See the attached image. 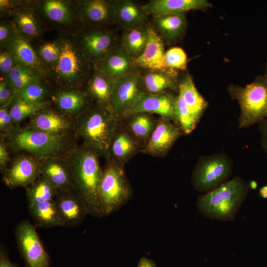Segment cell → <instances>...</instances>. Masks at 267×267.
I'll return each mask as SVG.
<instances>
[{
	"label": "cell",
	"mask_w": 267,
	"mask_h": 267,
	"mask_svg": "<svg viewBox=\"0 0 267 267\" xmlns=\"http://www.w3.org/2000/svg\"><path fill=\"white\" fill-rule=\"evenodd\" d=\"M40 174L59 190L76 191L73 172L67 157H55L41 160Z\"/></svg>",
	"instance_id": "22"
},
{
	"label": "cell",
	"mask_w": 267,
	"mask_h": 267,
	"mask_svg": "<svg viewBox=\"0 0 267 267\" xmlns=\"http://www.w3.org/2000/svg\"><path fill=\"white\" fill-rule=\"evenodd\" d=\"M122 120L142 148L156 129L158 118L150 113L138 112L129 115Z\"/></svg>",
	"instance_id": "32"
},
{
	"label": "cell",
	"mask_w": 267,
	"mask_h": 267,
	"mask_svg": "<svg viewBox=\"0 0 267 267\" xmlns=\"http://www.w3.org/2000/svg\"><path fill=\"white\" fill-rule=\"evenodd\" d=\"M184 134L178 124L160 117L156 129L140 152L154 157H164L176 141Z\"/></svg>",
	"instance_id": "15"
},
{
	"label": "cell",
	"mask_w": 267,
	"mask_h": 267,
	"mask_svg": "<svg viewBox=\"0 0 267 267\" xmlns=\"http://www.w3.org/2000/svg\"><path fill=\"white\" fill-rule=\"evenodd\" d=\"M259 194L263 198H267V185H264L260 189Z\"/></svg>",
	"instance_id": "51"
},
{
	"label": "cell",
	"mask_w": 267,
	"mask_h": 267,
	"mask_svg": "<svg viewBox=\"0 0 267 267\" xmlns=\"http://www.w3.org/2000/svg\"><path fill=\"white\" fill-rule=\"evenodd\" d=\"M17 64L13 55L7 49L0 50V78L7 75Z\"/></svg>",
	"instance_id": "44"
},
{
	"label": "cell",
	"mask_w": 267,
	"mask_h": 267,
	"mask_svg": "<svg viewBox=\"0 0 267 267\" xmlns=\"http://www.w3.org/2000/svg\"><path fill=\"white\" fill-rule=\"evenodd\" d=\"M249 188L244 179L235 176L217 188L199 195L197 209L207 218L233 221L247 198Z\"/></svg>",
	"instance_id": "4"
},
{
	"label": "cell",
	"mask_w": 267,
	"mask_h": 267,
	"mask_svg": "<svg viewBox=\"0 0 267 267\" xmlns=\"http://www.w3.org/2000/svg\"><path fill=\"white\" fill-rule=\"evenodd\" d=\"M18 64L29 68L46 79L48 69L39 58L34 45L18 34L7 48Z\"/></svg>",
	"instance_id": "28"
},
{
	"label": "cell",
	"mask_w": 267,
	"mask_h": 267,
	"mask_svg": "<svg viewBox=\"0 0 267 267\" xmlns=\"http://www.w3.org/2000/svg\"><path fill=\"white\" fill-rule=\"evenodd\" d=\"M142 147L129 132L121 119L110 144L109 156L117 162L125 165Z\"/></svg>",
	"instance_id": "25"
},
{
	"label": "cell",
	"mask_w": 267,
	"mask_h": 267,
	"mask_svg": "<svg viewBox=\"0 0 267 267\" xmlns=\"http://www.w3.org/2000/svg\"><path fill=\"white\" fill-rule=\"evenodd\" d=\"M141 76L147 93L158 94L166 91L178 92V70L170 68L146 70Z\"/></svg>",
	"instance_id": "30"
},
{
	"label": "cell",
	"mask_w": 267,
	"mask_h": 267,
	"mask_svg": "<svg viewBox=\"0 0 267 267\" xmlns=\"http://www.w3.org/2000/svg\"><path fill=\"white\" fill-rule=\"evenodd\" d=\"M178 93L182 97L193 119L198 124L208 103L198 91L189 74L186 73L179 78Z\"/></svg>",
	"instance_id": "31"
},
{
	"label": "cell",
	"mask_w": 267,
	"mask_h": 267,
	"mask_svg": "<svg viewBox=\"0 0 267 267\" xmlns=\"http://www.w3.org/2000/svg\"><path fill=\"white\" fill-rule=\"evenodd\" d=\"M125 165L110 157L105 159L98 187V198L104 216L117 211L132 198L133 190Z\"/></svg>",
	"instance_id": "7"
},
{
	"label": "cell",
	"mask_w": 267,
	"mask_h": 267,
	"mask_svg": "<svg viewBox=\"0 0 267 267\" xmlns=\"http://www.w3.org/2000/svg\"><path fill=\"white\" fill-rule=\"evenodd\" d=\"M146 93L142 77L139 74L117 80L112 93L111 108L121 118Z\"/></svg>",
	"instance_id": "12"
},
{
	"label": "cell",
	"mask_w": 267,
	"mask_h": 267,
	"mask_svg": "<svg viewBox=\"0 0 267 267\" xmlns=\"http://www.w3.org/2000/svg\"><path fill=\"white\" fill-rule=\"evenodd\" d=\"M15 27L9 19L0 20V50L7 49L17 36Z\"/></svg>",
	"instance_id": "42"
},
{
	"label": "cell",
	"mask_w": 267,
	"mask_h": 267,
	"mask_svg": "<svg viewBox=\"0 0 267 267\" xmlns=\"http://www.w3.org/2000/svg\"><path fill=\"white\" fill-rule=\"evenodd\" d=\"M26 127L56 135L75 134V119L58 111L52 105L30 117Z\"/></svg>",
	"instance_id": "14"
},
{
	"label": "cell",
	"mask_w": 267,
	"mask_h": 267,
	"mask_svg": "<svg viewBox=\"0 0 267 267\" xmlns=\"http://www.w3.org/2000/svg\"><path fill=\"white\" fill-rule=\"evenodd\" d=\"M72 36L85 57L94 65L119 44L118 34L109 28H86Z\"/></svg>",
	"instance_id": "10"
},
{
	"label": "cell",
	"mask_w": 267,
	"mask_h": 267,
	"mask_svg": "<svg viewBox=\"0 0 267 267\" xmlns=\"http://www.w3.org/2000/svg\"><path fill=\"white\" fill-rule=\"evenodd\" d=\"M176 97L172 91L158 94L146 93L120 119L134 113L146 112L157 114L178 124L174 109Z\"/></svg>",
	"instance_id": "20"
},
{
	"label": "cell",
	"mask_w": 267,
	"mask_h": 267,
	"mask_svg": "<svg viewBox=\"0 0 267 267\" xmlns=\"http://www.w3.org/2000/svg\"><path fill=\"white\" fill-rule=\"evenodd\" d=\"M15 93L2 80H0V108L8 106Z\"/></svg>",
	"instance_id": "46"
},
{
	"label": "cell",
	"mask_w": 267,
	"mask_h": 267,
	"mask_svg": "<svg viewBox=\"0 0 267 267\" xmlns=\"http://www.w3.org/2000/svg\"></svg>",
	"instance_id": "54"
},
{
	"label": "cell",
	"mask_w": 267,
	"mask_h": 267,
	"mask_svg": "<svg viewBox=\"0 0 267 267\" xmlns=\"http://www.w3.org/2000/svg\"><path fill=\"white\" fill-rule=\"evenodd\" d=\"M8 19L11 21L20 36L31 43L42 40L45 29L32 6L31 0H25L22 5L13 9Z\"/></svg>",
	"instance_id": "17"
},
{
	"label": "cell",
	"mask_w": 267,
	"mask_h": 267,
	"mask_svg": "<svg viewBox=\"0 0 267 267\" xmlns=\"http://www.w3.org/2000/svg\"><path fill=\"white\" fill-rule=\"evenodd\" d=\"M249 186L252 189H256L258 186L257 182L255 180H251L249 182Z\"/></svg>",
	"instance_id": "52"
},
{
	"label": "cell",
	"mask_w": 267,
	"mask_h": 267,
	"mask_svg": "<svg viewBox=\"0 0 267 267\" xmlns=\"http://www.w3.org/2000/svg\"><path fill=\"white\" fill-rule=\"evenodd\" d=\"M28 209L36 226L43 228L62 226L54 199L38 202Z\"/></svg>",
	"instance_id": "33"
},
{
	"label": "cell",
	"mask_w": 267,
	"mask_h": 267,
	"mask_svg": "<svg viewBox=\"0 0 267 267\" xmlns=\"http://www.w3.org/2000/svg\"><path fill=\"white\" fill-rule=\"evenodd\" d=\"M53 88L45 79L36 80L15 93V96L33 103L50 101V95Z\"/></svg>",
	"instance_id": "37"
},
{
	"label": "cell",
	"mask_w": 267,
	"mask_h": 267,
	"mask_svg": "<svg viewBox=\"0 0 267 267\" xmlns=\"http://www.w3.org/2000/svg\"><path fill=\"white\" fill-rule=\"evenodd\" d=\"M25 0H0V19H8L11 11L22 5Z\"/></svg>",
	"instance_id": "45"
},
{
	"label": "cell",
	"mask_w": 267,
	"mask_h": 267,
	"mask_svg": "<svg viewBox=\"0 0 267 267\" xmlns=\"http://www.w3.org/2000/svg\"><path fill=\"white\" fill-rule=\"evenodd\" d=\"M212 7L206 0H151L142 7L148 15L186 12L191 10H205Z\"/></svg>",
	"instance_id": "26"
},
{
	"label": "cell",
	"mask_w": 267,
	"mask_h": 267,
	"mask_svg": "<svg viewBox=\"0 0 267 267\" xmlns=\"http://www.w3.org/2000/svg\"><path fill=\"white\" fill-rule=\"evenodd\" d=\"M152 26L163 42L169 44H175L181 39L186 31V12L153 16Z\"/></svg>",
	"instance_id": "23"
},
{
	"label": "cell",
	"mask_w": 267,
	"mask_h": 267,
	"mask_svg": "<svg viewBox=\"0 0 267 267\" xmlns=\"http://www.w3.org/2000/svg\"><path fill=\"white\" fill-rule=\"evenodd\" d=\"M264 74L266 75V76H267V62L265 64V73H264Z\"/></svg>",
	"instance_id": "53"
},
{
	"label": "cell",
	"mask_w": 267,
	"mask_h": 267,
	"mask_svg": "<svg viewBox=\"0 0 267 267\" xmlns=\"http://www.w3.org/2000/svg\"><path fill=\"white\" fill-rule=\"evenodd\" d=\"M41 160L28 153L17 156L1 173L3 182L11 189L26 188L40 175Z\"/></svg>",
	"instance_id": "13"
},
{
	"label": "cell",
	"mask_w": 267,
	"mask_h": 267,
	"mask_svg": "<svg viewBox=\"0 0 267 267\" xmlns=\"http://www.w3.org/2000/svg\"><path fill=\"white\" fill-rule=\"evenodd\" d=\"M164 59L168 68L177 70L186 69L187 56L180 47H173L165 51Z\"/></svg>",
	"instance_id": "41"
},
{
	"label": "cell",
	"mask_w": 267,
	"mask_h": 267,
	"mask_svg": "<svg viewBox=\"0 0 267 267\" xmlns=\"http://www.w3.org/2000/svg\"><path fill=\"white\" fill-rule=\"evenodd\" d=\"M86 28H109L115 23L114 0H76Z\"/></svg>",
	"instance_id": "18"
},
{
	"label": "cell",
	"mask_w": 267,
	"mask_h": 267,
	"mask_svg": "<svg viewBox=\"0 0 267 267\" xmlns=\"http://www.w3.org/2000/svg\"><path fill=\"white\" fill-rule=\"evenodd\" d=\"M34 46L39 58L48 70L55 65L61 51L60 43L56 38L53 40L41 41Z\"/></svg>",
	"instance_id": "39"
},
{
	"label": "cell",
	"mask_w": 267,
	"mask_h": 267,
	"mask_svg": "<svg viewBox=\"0 0 267 267\" xmlns=\"http://www.w3.org/2000/svg\"><path fill=\"white\" fill-rule=\"evenodd\" d=\"M121 119L111 107L91 103L75 119V135L105 159Z\"/></svg>",
	"instance_id": "2"
},
{
	"label": "cell",
	"mask_w": 267,
	"mask_h": 267,
	"mask_svg": "<svg viewBox=\"0 0 267 267\" xmlns=\"http://www.w3.org/2000/svg\"><path fill=\"white\" fill-rule=\"evenodd\" d=\"M6 142L8 148L23 152L39 159L67 157L78 145L75 134L56 135L17 127Z\"/></svg>",
	"instance_id": "5"
},
{
	"label": "cell",
	"mask_w": 267,
	"mask_h": 267,
	"mask_svg": "<svg viewBox=\"0 0 267 267\" xmlns=\"http://www.w3.org/2000/svg\"><path fill=\"white\" fill-rule=\"evenodd\" d=\"M54 200L62 226H76L88 214L83 200L76 191L58 190Z\"/></svg>",
	"instance_id": "21"
},
{
	"label": "cell",
	"mask_w": 267,
	"mask_h": 267,
	"mask_svg": "<svg viewBox=\"0 0 267 267\" xmlns=\"http://www.w3.org/2000/svg\"><path fill=\"white\" fill-rule=\"evenodd\" d=\"M31 4L44 29L53 28L59 33L74 35L86 28L76 0H31Z\"/></svg>",
	"instance_id": "8"
},
{
	"label": "cell",
	"mask_w": 267,
	"mask_h": 267,
	"mask_svg": "<svg viewBox=\"0 0 267 267\" xmlns=\"http://www.w3.org/2000/svg\"><path fill=\"white\" fill-rule=\"evenodd\" d=\"M115 23L124 30L146 25L148 15L142 5L130 0H114Z\"/></svg>",
	"instance_id": "29"
},
{
	"label": "cell",
	"mask_w": 267,
	"mask_h": 267,
	"mask_svg": "<svg viewBox=\"0 0 267 267\" xmlns=\"http://www.w3.org/2000/svg\"><path fill=\"white\" fill-rule=\"evenodd\" d=\"M98 153L83 144L77 145L67 156L73 172L76 191L81 196L88 214L103 216L98 198L102 168Z\"/></svg>",
	"instance_id": "1"
},
{
	"label": "cell",
	"mask_w": 267,
	"mask_h": 267,
	"mask_svg": "<svg viewBox=\"0 0 267 267\" xmlns=\"http://www.w3.org/2000/svg\"><path fill=\"white\" fill-rule=\"evenodd\" d=\"M58 190L46 177L40 174L31 185L25 188L28 208L41 201L53 200Z\"/></svg>",
	"instance_id": "34"
},
{
	"label": "cell",
	"mask_w": 267,
	"mask_h": 267,
	"mask_svg": "<svg viewBox=\"0 0 267 267\" xmlns=\"http://www.w3.org/2000/svg\"><path fill=\"white\" fill-rule=\"evenodd\" d=\"M258 129L260 136V144L263 150L267 153V119L259 123Z\"/></svg>",
	"instance_id": "48"
},
{
	"label": "cell",
	"mask_w": 267,
	"mask_h": 267,
	"mask_svg": "<svg viewBox=\"0 0 267 267\" xmlns=\"http://www.w3.org/2000/svg\"><path fill=\"white\" fill-rule=\"evenodd\" d=\"M227 90L240 107L239 129L248 128L267 119V76H257L245 86L230 85Z\"/></svg>",
	"instance_id": "6"
},
{
	"label": "cell",
	"mask_w": 267,
	"mask_h": 267,
	"mask_svg": "<svg viewBox=\"0 0 267 267\" xmlns=\"http://www.w3.org/2000/svg\"><path fill=\"white\" fill-rule=\"evenodd\" d=\"M94 67L115 80L138 74L134 60L118 44L94 64Z\"/></svg>",
	"instance_id": "19"
},
{
	"label": "cell",
	"mask_w": 267,
	"mask_h": 267,
	"mask_svg": "<svg viewBox=\"0 0 267 267\" xmlns=\"http://www.w3.org/2000/svg\"><path fill=\"white\" fill-rule=\"evenodd\" d=\"M116 81L112 77L94 67L84 89L92 103L104 107H111L112 93Z\"/></svg>",
	"instance_id": "27"
},
{
	"label": "cell",
	"mask_w": 267,
	"mask_h": 267,
	"mask_svg": "<svg viewBox=\"0 0 267 267\" xmlns=\"http://www.w3.org/2000/svg\"><path fill=\"white\" fill-rule=\"evenodd\" d=\"M18 249L27 267H49L50 258L28 220L19 222L15 229Z\"/></svg>",
	"instance_id": "11"
},
{
	"label": "cell",
	"mask_w": 267,
	"mask_h": 267,
	"mask_svg": "<svg viewBox=\"0 0 267 267\" xmlns=\"http://www.w3.org/2000/svg\"><path fill=\"white\" fill-rule=\"evenodd\" d=\"M52 106L60 112L75 119L91 103L84 88H53L50 95Z\"/></svg>",
	"instance_id": "16"
},
{
	"label": "cell",
	"mask_w": 267,
	"mask_h": 267,
	"mask_svg": "<svg viewBox=\"0 0 267 267\" xmlns=\"http://www.w3.org/2000/svg\"><path fill=\"white\" fill-rule=\"evenodd\" d=\"M51 105L50 101L33 103L14 96L8 108L14 124L17 126H20V124L25 118H30L40 111Z\"/></svg>",
	"instance_id": "36"
},
{
	"label": "cell",
	"mask_w": 267,
	"mask_h": 267,
	"mask_svg": "<svg viewBox=\"0 0 267 267\" xmlns=\"http://www.w3.org/2000/svg\"><path fill=\"white\" fill-rule=\"evenodd\" d=\"M17 127L11 118L8 106L0 108V131L1 137L8 138Z\"/></svg>",
	"instance_id": "43"
},
{
	"label": "cell",
	"mask_w": 267,
	"mask_h": 267,
	"mask_svg": "<svg viewBox=\"0 0 267 267\" xmlns=\"http://www.w3.org/2000/svg\"><path fill=\"white\" fill-rule=\"evenodd\" d=\"M147 25V24H146ZM146 25L124 30L120 40V44L134 60L143 53L147 40Z\"/></svg>",
	"instance_id": "35"
},
{
	"label": "cell",
	"mask_w": 267,
	"mask_h": 267,
	"mask_svg": "<svg viewBox=\"0 0 267 267\" xmlns=\"http://www.w3.org/2000/svg\"><path fill=\"white\" fill-rule=\"evenodd\" d=\"M174 109L178 124L184 134H190L197 124L193 119L182 97L178 93L175 99Z\"/></svg>",
	"instance_id": "40"
},
{
	"label": "cell",
	"mask_w": 267,
	"mask_h": 267,
	"mask_svg": "<svg viewBox=\"0 0 267 267\" xmlns=\"http://www.w3.org/2000/svg\"><path fill=\"white\" fill-rule=\"evenodd\" d=\"M137 267H157L154 262L144 257L140 258Z\"/></svg>",
	"instance_id": "50"
},
{
	"label": "cell",
	"mask_w": 267,
	"mask_h": 267,
	"mask_svg": "<svg viewBox=\"0 0 267 267\" xmlns=\"http://www.w3.org/2000/svg\"><path fill=\"white\" fill-rule=\"evenodd\" d=\"M147 40L142 54L134 62L138 68L149 70L168 69L165 62L164 42L149 23L146 25Z\"/></svg>",
	"instance_id": "24"
},
{
	"label": "cell",
	"mask_w": 267,
	"mask_h": 267,
	"mask_svg": "<svg viewBox=\"0 0 267 267\" xmlns=\"http://www.w3.org/2000/svg\"><path fill=\"white\" fill-rule=\"evenodd\" d=\"M41 78H44L36 72L17 64L7 75L0 78V80L15 93L30 83Z\"/></svg>",
	"instance_id": "38"
},
{
	"label": "cell",
	"mask_w": 267,
	"mask_h": 267,
	"mask_svg": "<svg viewBox=\"0 0 267 267\" xmlns=\"http://www.w3.org/2000/svg\"><path fill=\"white\" fill-rule=\"evenodd\" d=\"M233 168V161L226 153L201 156L192 171V185L199 192H209L228 181Z\"/></svg>",
	"instance_id": "9"
},
{
	"label": "cell",
	"mask_w": 267,
	"mask_h": 267,
	"mask_svg": "<svg viewBox=\"0 0 267 267\" xmlns=\"http://www.w3.org/2000/svg\"><path fill=\"white\" fill-rule=\"evenodd\" d=\"M56 39L60 45V56L55 65L48 69L46 80L54 89L84 88L94 65L85 57L72 35L59 33Z\"/></svg>",
	"instance_id": "3"
},
{
	"label": "cell",
	"mask_w": 267,
	"mask_h": 267,
	"mask_svg": "<svg viewBox=\"0 0 267 267\" xmlns=\"http://www.w3.org/2000/svg\"><path fill=\"white\" fill-rule=\"evenodd\" d=\"M8 147L4 138L1 137L0 139V170L2 173L9 163V156Z\"/></svg>",
	"instance_id": "47"
},
{
	"label": "cell",
	"mask_w": 267,
	"mask_h": 267,
	"mask_svg": "<svg viewBox=\"0 0 267 267\" xmlns=\"http://www.w3.org/2000/svg\"><path fill=\"white\" fill-rule=\"evenodd\" d=\"M0 267H19L9 259L6 250L2 245L0 248Z\"/></svg>",
	"instance_id": "49"
}]
</instances>
